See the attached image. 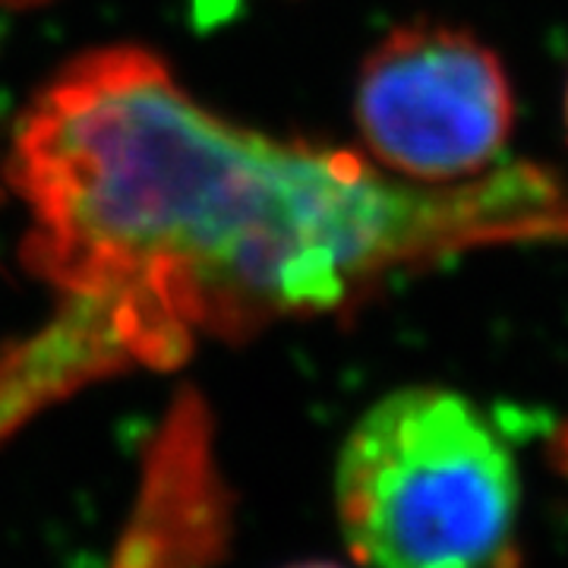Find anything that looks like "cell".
<instances>
[{"label":"cell","mask_w":568,"mask_h":568,"mask_svg":"<svg viewBox=\"0 0 568 568\" xmlns=\"http://www.w3.org/2000/svg\"><path fill=\"white\" fill-rule=\"evenodd\" d=\"M133 364L155 366L142 325L104 297H67L54 323L0 361V439L70 392Z\"/></svg>","instance_id":"obj_4"},{"label":"cell","mask_w":568,"mask_h":568,"mask_svg":"<svg viewBox=\"0 0 568 568\" xmlns=\"http://www.w3.org/2000/svg\"><path fill=\"white\" fill-rule=\"evenodd\" d=\"M566 133H568V82H566Z\"/></svg>","instance_id":"obj_6"},{"label":"cell","mask_w":568,"mask_h":568,"mask_svg":"<svg viewBox=\"0 0 568 568\" xmlns=\"http://www.w3.org/2000/svg\"><path fill=\"white\" fill-rule=\"evenodd\" d=\"M10 178L29 265L67 297L123 306L162 366L200 332L244 342L474 250L568 244V178L547 164L405 181L364 149L224 121L142 48L61 70L22 118Z\"/></svg>","instance_id":"obj_1"},{"label":"cell","mask_w":568,"mask_h":568,"mask_svg":"<svg viewBox=\"0 0 568 568\" xmlns=\"http://www.w3.org/2000/svg\"><path fill=\"white\" fill-rule=\"evenodd\" d=\"M347 552L383 568H506L521 559V474L465 392L405 386L347 433L335 465Z\"/></svg>","instance_id":"obj_2"},{"label":"cell","mask_w":568,"mask_h":568,"mask_svg":"<svg viewBox=\"0 0 568 568\" xmlns=\"http://www.w3.org/2000/svg\"><path fill=\"white\" fill-rule=\"evenodd\" d=\"M503 58L458 22H402L376 41L354 82L364 152L414 183H462L503 164L515 133Z\"/></svg>","instance_id":"obj_3"},{"label":"cell","mask_w":568,"mask_h":568,"mask_svg":"<svg viewBox=\"0 0 568 568\" xmlns=\"http://www.w3.org/2000/svg\"><path fill=\"white\" fill-rule=\"evenodd\" d=\"M552 462H556V467L562 470V474H568V424L559 426V433H556V439H552Z\"/></svg>","instance_id":"obj_5"}]
</instances>
